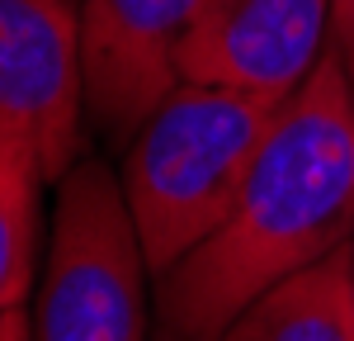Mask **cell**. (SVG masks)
Returning a JSON list of instances; mask_svg holds the SVG:
<instances>
[{
  "mask_svg": "<svg viewBox=\"0 0 354 341\" xmlns=\"http://www.w3.org/2000/svg\"><path fill=\"white\" fill-rule=\"evenodd\" d=\"M354 237V110L335 53L288 95L222 227L161 275L170 341H222L245 304Z\"/></svg>",
  "mask_w": 354,
  "mask_h": 341,
  "instance_id": "1",
  "label": "cell"
},
{
  "mask_svg": "<svg viewBox=\"0 0 354 341\" xmlns=\"http://www.w3.org/2000/svg\"><path fill=\"white\" fill-rule=\"evenodd\" d=\"M283 105L288 100L180 81L137 128L118 180L156 280L222 227Z\"/></svg>",
  "mask_w": 354,
  "mask_h": 341,
  "instance_id": "2",
  "label": "cell"
},
{
  "mask_svg": "<svg viewBox=\"0 0 354 341\" xmlns=\"http://www.w3.org/2000/svg\"><path fill=\"white\" fill-rule=\"evenodd\" d=\"M147 256L123 180L85 157L57 180L28 341H147Z\"/></svg>",
  "mask_w": 354,
  "mask_h": 341,
  "instance_id": "3",
  "label": "cell"
},
{
  "mask_svg": "<svg viewBox=\"0 0 354 341\" xmlns=\"http://www.w3.org/2000/svg\"><path fill=\"white\" fill-rule=\"evenodd\" d=\"M85 119L81 5L0 0V138L24 142L57 185L81 161Z\"/></svg>",
  "mask_w": 354,
  "mask_h": 341,
  "instance_id": "4",
  "label": "cell"
},
{
  "mask_svg": "<svg viewBox=\"0 0 354 341\" xmlns=\"http://www.w3.org/2000/svg\"><path fill=\"white\" fill-rule=\"evenodd\" d=\"M198 0H85L81 71L85 114L113 142H133L180 85V43Z\"/></svg>",
  "mask_w": 354,
  "mask_h": 341,
  "instance_id": "5",
  "label": "cell"
},
{
  "mask_svg": "<svg viewBox=\"0 0 354 341\" xmlns=\"http://www.w3.org/2000/svg\"><path fill=\"white\" fill-rule=\"evenodd\" d=\"M330 48V0H198L180 81L288 100Z\"/></svg>",
  "mask_w": 354,
  "mask_h": 341,
  "instance_id": "6",
  "label": "cell"
},
{
  "mask_svg": "<svg viewBox=\"0 0 354 341\" xmlns=\"http://www.w3.org/2000/svg\"><path fill=\"white\" fill-rule=\"evenodd\" d=\"M222 341H354L350 242L245 304Z\"/></svg>",
  "mask_w": 354,
  "mask_h": 341,
  "instance_id": "7",
  "label": "cell"
},
{
  "mask_svg": "<svg viewBox=\"0 0 354 341\" xmlns=\"http://www.w3.org/2000/svg\"><path fill=\"white\" fill-rule=\"evenodd\" d=\"M43 166L24 142L0 138V313L24 308L38 270Z\"/></svg>",
  "mask_w": 354,
  "mask_h": 341,
  "instance_id": "8",
  "label": "cell"
},
{
  "mask_svg": "<svg viewBox=\"0 0 354 341\" xmlns=\"http://www.w3.org/2000/svg\"><path fill=\"white\" fill-rule=\"evenodd\" d=\"M330 53L345 71L350 110H354V0H330Z\"/></svg>",
  "mask_w": 354,
  "mask_h": 341,
  "instance_id": "9",
  "label": "cell"
},
{
  "mask_svg": "<svg viewBox=\"0 0 354 341\" xmlns=\"http://www.w3.org/2000/svg\"><path fill=\"white\" fill-rule=\"evenodd\" d=\"M0 341H28V313L24 308L0 313Z\"/></svg>",
  "mask_w": 354,
  "mask_h": 341,
  "instance_id": "10",
  "label": "cell"
},
{
  "mask_svg": "<svg viewBox=\"0 0 354 341\" xmlns=\"http://www.w3.org/2000/svg\"><path fill=\"white\" fill-rule=\"evenodd\" d=\"M350 289H354V237H350Z\"/></svg>",
  "mask_w": 354,
  "mask_h": 341,
  "instance_id": "11",
  "label": "cell"
},
{
  "mask_svg": "<svg viewBox=\"0 0 354 341\" xmlns=\"http://www.w3.org/2000/svg\"><path fill=\"white\" fill-rule=\"evenodd\" d=\"M161 341H170V337H161Z\"/></svg>",
  "mask_w": 354,
  "mask_h": 341,
  "instance_id": "12",
  "label": "cell"
}]
</instances>
